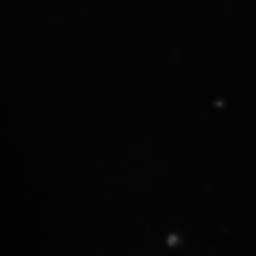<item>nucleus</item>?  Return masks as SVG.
Returning <instances> with one entry per match:
<instances>
[]
</instances>
